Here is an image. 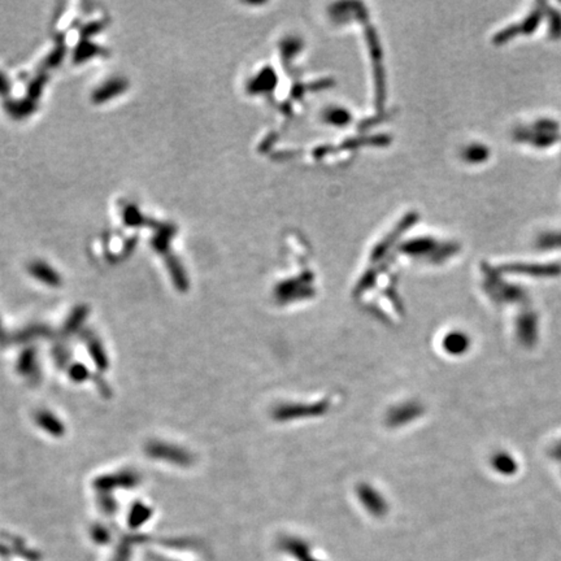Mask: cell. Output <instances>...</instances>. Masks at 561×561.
<instances>
[{"instance_id": "7", "label": "cell", "mask_w": 561, "mask_h": 561, "mask_svg": "<svg viewBox=\"0 0 561 561\" xmlns=\"http://www.w3.org/2000/svg\"><path fill=\"white\" fill-rule=\"evenodd\" d=\"M47 81H49V76L44 72H42L38 76H35L34 79H31V82L28 85V98L37 101V99H40L42 95Z\"/></svg>"}, {"instance_id": "5", "label": "cell", "mask_w": 561, "mask_h": 561, "mask_svg": "<svg viewBox=\"0 0 561 561\" xmlns=\"http://www.w3.org/2000/svg\"><path fill=\"white\" fill-rule=\"evenodd\" d=\"M122 221L127 227H139L149 225V220L140 213L138 207L134 204H127L122 208Z\"/></svg>"}, {"instance_id": "1", "label": "cell", "mask_w": 561, "mask_h": 561, "mask_svg": "<svg viewBox=\"0 0 561 561\" xmlns=\"http://www.w3.org/2000/svg\"><path fill=\"white\" fill-rule=\"evenodd\" d=\"M129 88V82L125 79H112L107 81L106 83H103L101 86H99L98 89L92 92V101L100 104L104 103L107 100L116 98L118 95H121L124 91H127Z\"/></svg>"}, {"instance_id": "3", "label": "cell", "mask_w": 561, "mask_h": 561, "mask_svg": "<svg viewBox=\"0 0 561 561\" xmlns=\"http://www.w3.org/2000/svg\"><path fill=\"white\" fill-rule=\"evenodd\" d=\"M4 108L10 117L21 120V118L29 117L37 111V101L31 99H19V100H7L4 104Z\"/></svg>"}, {"instance_id": "10", "label": "cell", "mask_w": 561, "mask_h": 561, "mask_svg": "<svg viewBox=\"0 0 561 561\" xmlns=\"http://www.w3.org/2000/svg\"><path fill=\"white\" fill-rule=\"evenodd\" d=\"M167 263L169 268H170V270H172V275L174 277L176 282H178V284H184V282H185V281H184V272H182V268L179 266L177 259L173 257V255L168 254Z\"/></svg>"}, {"instance_id": "8", "label": "cell", "mask_w": 561, "mask_h": 561, "mask_svg": "<svg viewBox=\"0 0 561 561\" xmlns=\"http://www.w3.org/2000/svg\"><path fill=\"white\" fill-rule=\"evenodd\" d=\"M65 55H67V47H65L64 44H59V46H56L55 49H52V52L44 59L42 67H43L44 70L58 68L60 64L63 63Z\"/></svg>"}, {"instance_id": "2", "label": "cell", "mask_w": 561, "mask_h": 561, "mask_svg": "<svg viewBox=\"0 0 561 561\" xmlns=\"http://www.w3.org/2000/svg\"><path fill=\"white\" fill-rule=\"evenodd\" d=\"M149 225H152L156 230V236H154L151 241L152 247L160 254L168 255L170 241L173 236H176L177 227L169 222H155V221H151Z\"/></svg>"}, {"instance_id": "4", "label": "cell", "mask_w": 561, "mask_h": 561, "mask_svg": "<svg viewBox=\"0 0 561 561\" xmlns=\"http://www.w3.org/2000/svg\"><path fill=\"white\" fill-rule=\"evenodd\" d=\"M103 54H104V49H101L98 44H95V43H92L90 40H81L76 49H74L73 61L76 64H81V63H83L86 60L95 58L98 55H103Z\"/></svg>"}, {"instance_id": "9", "label": "cell", "mask_w": 561, "mask_h": 561, "mask_svg": "<svg viewBox=\"0 0 561 561\" xmlns=\"http://www.w3.org/2000/svg\"><path fill=\"white\" fill-rule=\"evenodd\" d=\"M106 26H107V21H91L81 30V40H89L91 37L97 35L101 30L106 29Z\"/></svg>"}, {"instance_id": "11", "label": "cell", "mask_w": 561, "mask_h": 561, "mask_svg": "<svg viewBox=\"0 0 561 561\" xmlns=\"http://www.w3.org/2000/svg\"><path fill=\"white\" fill-rule=\"evenodd\" d=\"M10 89H12V85H10V79H7V76L3 72H0V95H3V97L8 95Z\"/></svg>"}, {"instance_id": "6", "label": "cell", "mask_w": 561, "mask_h": 561, "mask_svg": "<svg viewBox=\"0 0 561 561\" xmlns=\"http://www.w3.org/2000/svg\"><path fill=\"white\" fill-rule=\"evenodd\" d=\"M30 272L34 276L38 277L40 279H43L44 282H49L51 285L59 284V277L54 272V269H51L49 266H46L43 263H34L33 266H30Z\"/></svg>"}]
</instances>
